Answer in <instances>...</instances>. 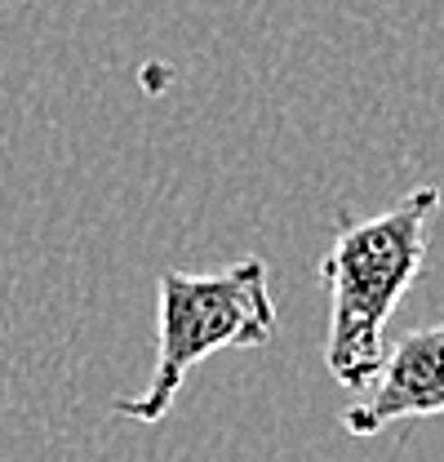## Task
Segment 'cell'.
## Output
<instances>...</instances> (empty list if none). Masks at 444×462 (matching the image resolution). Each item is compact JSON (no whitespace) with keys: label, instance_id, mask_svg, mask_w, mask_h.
<instances>
[{"label":"cell","instance_id":"obj_1","mask_svg":"<svg viewBox=\"0 0 444 462\" xmlns=\"http://www.w3.org/2000/svg\"><path fill=\"white\" fill-rule=\"evenodd\" d=\"M436 209L440 187H413L374 218H342L316 267L329 289L325 365L347 392H369L387 360V320L427 263Z\"/></svg>","mask_w":444,"mask_h":462},{"label":"cell","instance_id":"obj_2","mask_svg":"<svg viewBox=\"0 0 444 462\" xmlns=\"http://www.w3.org/2000/svg\"><path fill=\"white\" fill-rule=\"evenodd\" d=\"M280 316L272 272L263 258H240L222 272H165L156 285V365L138 396L116 401V413L156 427L182 392L187 374L227 346L276 343Z\"/></svg>","mask_w":444,"mask_h":462},{"label":"cell","instance_id":"obj_3","mask_svg":"<svg viewBox=\"0 0 444 462\" xmlns=\"http://www.w3.org/2000/svg\"><path fill=\"white\" fill-rule=\"evenodd\" d=\"M436 413H444V320L409 329L387 346L378 378L369 383L365 401L342 413V427L351 436H378L391 422Z\"/></svg>","mask_w":444,"mask_h":462}]
</instances>
